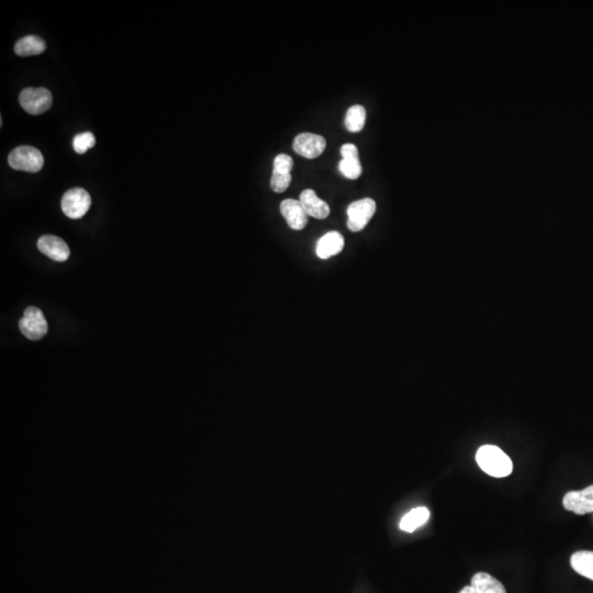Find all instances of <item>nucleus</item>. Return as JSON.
<instances>
[{"label":"nucleus","mask_w":593,"mask_h":593,"mask_svg":"<svg viewBox=\"0 0 593 593\" xmlns=\"http://www.w3.org/2000/svg\"><path fill=\"white\" fill-rule=\"evenodd\" d=\"M19 328L22 334L32 341L43 339L48 329L43 312L36 306H29L26 309L24 316L20 320Z\"/></svg>","instance_id":"nucleus-4"},{"label":"nucleus","mask_w":593,"mask_h":593,"mask_svg":"<svg viewBox=\"0 0 593 593\" xmlns=\"http://www.w3.org/2000/svg\"><path fill=\"white\" fill-rule=\"evenodd\" d=\"M20 105L30 115H41L50 109L53 97L46 88H26L19 96Z\"/></svg>","instance_id":"nucleus-6"},{"label":"nucleus","mask_w":593,"mask_h":593,"mask_svg":"<svg viewBox=\"0 0 593 593\" xmlns=\"http://www.w3.org/2000/svg\"><path fill=\"white\" fill-rule=\"evenodd\" d=\"M344 237L340 232L331 231L323 235L316 244V255L319 259H328L338 255L344 249Z\"/></svg>","instance_id":"nucleus-12"},{"label":"nucleus","mask_w":593,"mask_h":593,"mask_svg":"<svg viewBox=\"0 0 593 593\" xmlns=\"http://www.w3.org/2000/svg\"><path fill=\"white\" fill-rule=\"evenodd\" d=\"M292 174H282L273 172L272 175L271 186L275 192H284L288 190L292 182Z\"/></svg>","instance_id":"nucleus-20"},{"label":"nucleus","mask_w":593,"mask_h":593,"mask_svg":"<svg viewBox=\"0 0 593 593\" xmlns=\"http://www.w3.org/2000/svg\"><path fill=\"white\" fill-rule=\"evenodd\" d=\"M61 206L63 212L68 218H83L91 208V195L83 188H73L65 192Z\"/></svg>","instance_id":"nucleus-5"},{"label":"nucleus","mask_w":593,"mask_h":593,"mask_svg":"<svg viewBox=\"0 0 593 593\" xmlns=\"http://www.w3.org/2000/svg\"><path fill=\"white\" fill-rule=\"evenodd\" d=\"M366 123V109L361 105L349 108L345 117V127L349 132H359Z\"/></svg>","instance_id":"nucleus-18"},{"label":"nucleus","mask_w":593,"mask_h":593,"mask_svg":"<svg viewBox=\"0 0 593 593\" xmlns=\"http://www.w3.org/2000/svg\"><path fill=\"white\" fill-rule=\"evenodd\" d=\"M280 212L294 230H302L308 223L309 215H306L300 200L286 199L282 201L280 204Z\"/></svg>","instance_id":"nucleus-11"},{"label":"nucleus","mask_w":593,"mask_h":593,"mask_svg":"<svg viewBox=\"0 0 593 593\" xmlns=\"http://www.w3.org/2000/svg\"><path fill=\"white\" fill-rule=\"evenodd\" d=\"M95 143H96V140L93 134L91 132H84V133L77 134L73 141V146L77 153L84 154L88 151L89 148H93Z\"/></svg>","instance_id":"nucleus-19"},{"label":"nucleus","mask_w":593,"mask_h":593,"mask_svg":"<svg viewBox=\"0 0 593 593\" xmlns=\"http://www.w3.org/2000/svg\"><path fill=\"white\" fill-rule=\"evenodd\" d=\"M326 139L314 133L299 134L294 141V151L309 160L320 156L326 150Z\"/></svg>","instance_id":"nucleus-7"},{"label":"nucleus","mask_w":593,"mask_h":593,"mask_svg":"<svg viewBox=\"0 0 593 593\" xmlns=\"http://www.w3.org/2000/svg\"><path fill=\"white\" fill-rule=\"evenodd\" d=\"M342 160L339 164L341 172L347 180H357L363 172L359 160V148L352 143H346L341 148Z\"/></svg>","instance_id":"nucleus-9"},{"label":"nucleus","mask_w":593,"mask_h":593,"mask_svg":"<svg viewBox=\"0 0 593 593\" xmlns=\"http://www.w3.org/2000/svg\"><path fill=\"white\" fill-rule=\"evenodd\" d=\"M428 519H430L428 509L424 507H416L402 517L401 522H400V529L402 531L408 532V533H412L418 527L426 524Z\"/></svg>","instance_id":"nucleus-17"},{"label":"nucleus","mask_w":593,"mask_h":593,"mask_svg":"<svg viewBox=\"0 0 593 593\" xmlns=\"http://www.w3.org/2000/svg\"><path fill=\"white\" fill-rule=\"evenodd\" d=\"M8 163L16 170L36 172H40L43 167L44 158L38 148L22 145L11 151L8 156Z\"/></svg>","instance_id":"nucleus-2"},{"label":"nucleus","mask_w":593,"mask_h":593,"mask_svg":"<svg viewBox=\"0 0 593 593\" xmlns=\"http://www.w3.org/2000/svg\"><path fill=\"white\" fill-rule=\"evenodd\" d=\"M476 462L489 476L505 478L513 471L511 458L495 445H483L477 450Z\"/></svg>","instance_id":"nucleus-1"},{"label":"nucleus","mask_w":593,"mask_h":593,"mask_svg":"<svg viewBox=\"0 0 593 593\" xmlns=\"http://www.w3.org/2000/svg\"><path fill=\"white\" fill-rule=\"evenodd\" d=\"M562 505L567 511L584 515L593 512V485L584 490L569 491L562 499Z\"/></svg>","instance_id":"nucleus-8"},{"label":"nucleus","mask_w":593,"mask_h":593,"mask_svg":"<svg viewBox=\"0 0 593 593\" xmlns=\"http://www.w3.org/2000/svg\"><path fill=\"white\" fill-rule=\"evenodd\" d=\"M570 564L577 574H582L593 582V552L579 550L570 558Z\"/></svg>","instance_id":"nucleus-16"},{"label":"nucleus","mask_w":593,"mask_h":593,"mask_svg":"<svg viewBox=\"0 0 593 593\" xmlns=\"http://www.w3.org/2000/svg\"><path fill=\"white\" fill-rule=\"evenodd\" d=\"M46 42L41 38L36 36H28L20 38L16 43L15 52L17 56L26 58V56H38L46 51Z\"/></svg>","instance_id":"nucleus-15"},{"label":"nucleus","mask_w":593,"mask_h":593,"mask_svg":"<svg viewBox=\"0 0 593 593\" xmlns=\"http://www.w3.org/2000/svg\"><path fill=\"white\" fill-rule=\"evenodd\" d=\"M376 212V202L371 198L354 201L347 208V227L352 232L363 230Z\"/></svg>","instance_id":"nucleus-3"},{"label":"nucleus","mask_w":593,"mask_h":593,"mask_svg":"<svg viewBox=\"0 0 593 593\" xmlns=\"http://www.w3.org/2000/svg\"><path fill=\"white\" fill-rule=\"evenodd\" d=\"M299 200L309 217L322 220V219L328 218L330 215V207L326 201L316 196L314 190H304L300 195Z\"/></svg>","instance_id":"nucleus-13"},{"label":"nucleus","mask_w":593,"mask_h":593,"mask_svg":"<svg viewBox=\"0 0 593 593\" xmlns=\"http://www.w3.org/2000/svg\"><path fill=\"white\" fill-rule=\"evenodd\" d=\"M294 167V160L287 154H279L274 160V172L290 174Z\"/></svg>","instance_id":"nucleus-21"},{"label":"nucleus","mask_w":593,"mask_h":593,"mask_svg":"<svg viewBox=\"0 0 593 593\" xmlns=\"http://www.w3.org/2000/svg\"><path fill=\"white\" fill-rule=\"evenodd\" d=\"M38 249L52 261L65 262L70 257V247L66 242L56 235H43L40 237Z\"/></svg>","instance_id":"nucleus-10"},{"label":"nucleus","mask_w":593,"mask_h":593,"mask_svg":"<svg viewBox=\"0 0 593 593\" xmlns=\"http://www.w3.org/2000/svg\"><path fill=\"white\" fill-rule=\"evenodd\" d=\"M460 593H478L474 588L471 586L464 587V588L460 590Z\"/></svg>","instance_id":"nucleus-22"},{"label":"nucleus","mask_w":593,"mask_h":593,"mask_svg":"<svg viewBox=\"0 0 593 593\" xmlns=\"http://www.w3.org/2000/svg\"><path fill=\"white\" fill-rule=\"evenodd\" d=\"M471 587L478 593H507L505 586L487 572H477L471 578Z\"/></svg>","instance_id":"nucleus-14"}]
</instances>
